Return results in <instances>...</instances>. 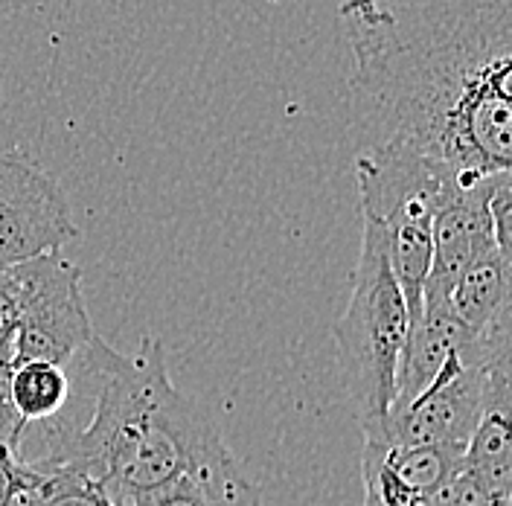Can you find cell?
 Segmentation results:
<instances>
[{
	"mask_svg": "<svg viewBox=\"0 0 512 506\" xmlns=\"http://www.w3.org/2000/svg\"><path fill=\"white\" fill-rule=\"evenodd\" d=\"M18 288V326L12 364L53 361L73 367L96 341L94 323L82 297V271L59 253L12 265Z\"/></svg>",
	"mask_w": 512,
	"mask_h": 506,
	"instance_id": "cell-5",
	"label": "cell"
},
{
	"mask_svg": "<svg viewBox=\"0 0 512 506\" xmlns=\"http://www.w3.org/2000/svg\"><path fill=\"white\" fill-rule=\"evenodd\" d=\"M411 341V315L393 277L384 230L364 216L361 253L352 268L347 312L335 323L344 384L361 431L382 425L390 413Z\"/></svg>",
	"mask_w": 512,
	"mask_h": 506,
	"instance_id": "cell-3",
	"label": "cell"
},
{
	"mask_svg": "<svg viewBox=\"0 0 512 506\" xmlns=\"http://www.w3.org/2000/svg\"><path fill=\"white\" fill-rule=\"evenodd\" d=\"M440 297L454 320L475 338L492 320L512 312V256H492L466 268Z\"/></svg>",
	"mask_w": 512,
	"mask_h": 506,
	"instance_id": "cell-9",
	"label": "cell"
},
{
	"mask_svg": "<svg viewBox=\"0 0 512 506\" xmlns=\"http://www.w3.org/2000/svg\"><path fill=\"white\" fill-rule=\"evenodd\" d=\"M361 480H364V501H367V506L425 504V498L393 475V472L384 466L382 454L367 443H364V451H361Z\"/></svg>",
	"mask_w": 512,
	"mask_h": 506,
	"instance_id": "cell-11",
	"label": "cell"
},
{
	"mask_svg": "<svg viewBox=\"0 0 512 506\" xmlns=\"http://www.w3.org/2000/svg\"><path fill=\"white\" fill-rule=\"evenodd\" d=\"M457 172L396 143H376L355 158L361 216L384 230L393 277L402 288L411 329L431 271L434 216Z\"/></svg>",
	"mask_w": 512,
	"mask_h": 506,
	"instance_id": "cell-4",
	"label": "cell"
},
{
	"mask_svg": "<svg viewBox=\"0 0 512 506\" xmlns=\"http://www.w3.org/2000/svg\"><path fill=\"white\" fill-rule=\"evenodd\" d=\"M422 506H510L498 504L486 495V489L480 486L475 477L469 475L460 463V469L448 477L443 486H437Z\"/></svg>",
	"mask_w": 512,
	"mask_h": 506,
	"instance_id": "cell-12",
	"label": "cell"
},
{
	"mask_svg": "<svg viewBox=\"0 0 512 506\" xmlns=\"http://www.w3.org/2000/svg\"><path fill=\"white\" fill-rule=\"evenodd\" d=\"M9 370H12V344L9 341H0V381L3 384L9 379Z\"/></svg>",
	"mask_w": 512,
	"mask_h": 506,
	"instance_id": "cell-16",
	"label": "cell"
},
{
	"mask_svg": "<svg viewBox=\"0 0 512 506\" xmlns=\"http://www.w3.org/2000/svg\"><path fill=\"white\" fill-rule=\"evenodd\" d=\"M495 367L486 364L472 344L454 352L434 381L414 399L390 408L382 425L364 431V437L393 445H451L466 448L486 399V379Z\"/></svg>",
	"mask_w": 512,
	"mask_h": 506,
	"instance_id": "cell-6",
	"label": "cell"
},
{
	"mask_svg": "<svg viewBox=\"0 0 512 506\" xmlns=\"http://www.w3.org/2000/svg\"><path fill=\"white\" fill-rule=\"evenodd\" d=\"M76 239L73 207L56 178L21 152H0V268L53 256Z\"/></svg>",
	"mask_w": 512,
	"mask_h": 506,
	"instance_id": "cell-7",
	"label": "cell"
},
{
	"mask_svg": "<svg viewBox=\"0 0 512 506\" xmlns=\"http://www.w3.org/2000/svg\"><path fill=\"white\" fill-rule=\"evenodd\" d=\"M21 431H24V425H21L18 413L12 408V402H9L6 384L0 381V451H12L15 454L18 440H21Z\"/></svg>",
	"mask_w": 512,
	"mask_h": 506,
	"instance_id": "cell-15",
	"label": "cell"
},
{
	"mask_svg": "<svg viewBox=\"0 0 512 506\" xmlns=\"http://www.w3.org/2000/svg\"><path fill=\"white\" fill-rule=\"evenodd\" d=\"M512 376L510 367H495L486 379V399L478 425L463 448V469L498 504L512 498Z\"/></svg>",
	"mask_w": 512,
	"mask_h": 506,
	"instance_id": "cell-8",
	"label": "cell"
},
{
	"mask_svg": "<svg viewBox=\"0 0 512 506\" xmlns=\"http://www.w3.org/2000/svg\"><path fill=\"white\" fill-rule=\"evenodd\" d=\"M230 457L213 419L172 379L166 347L146 335L134 355L111 352L91 419L73 440L64 469L79 472L120 506Z\"/></svg>",
	"mask_w": 512,
	"mask_h": 506,
	"instance_id": "cell-2",
	"label": "cell"
},
{
	"mask_svg": "<svg viewBox=\"0 0 512 506\" xmlns=\"http://www.w3.org/2000/svg\"><path fill=\"white\" fill-rule=\"evenodd\" d=\"M35 472L21 466L12 451H0V506H15L18 498L38 483Z\"/></svg>",
	"mask_w": 512,
	"mask_h": 506,
	"instance_id": "cell-13",
	"label": "cell"
},
{
	"mask_svg": "<svg viewBox=\"0 0 512 506\" xmlns=\"http://www.w3.org/2000/svg\"><path fill=\"white\" fill-rule=\"evenodd\" d=\"M15 506H120L111 501L94 480L79 472L59 469L38 477V483L27 489Z\"/></svg>",
	"mask_w": 512,
	"mask_h": 506,
	"instance_id": "cell-10",
	"label": "cell"
},
{
	"mask_svg": "<svg viewBox=\"0 0 512 506\" xmlns=\"http://www.w3.org/2000/svg\"><path fill=\"white\" fill-rule=\"evenodd\" d=\"M352 94L396 143L460 175L512 166V0H344Z\"/></svg>",
	"mask_w": 512,
	"mask_h": 506,
	"instance_id": "cell-1",
	"label": "cell"
},
{
	"mask_svg": "<svg viewBox=\"0 0 512 506\" xmlns=\"http://www.w3.org/2000/svg\"><path fill=\"white\" fill-rule=\"evenodd\" d=\"M15 326H18V288L12 277V265L0 268V341L15 338Z\"/></svg>",
	"mask_w": 512,
	"mask_h": 506,
	"instance_id": "cell-14",
	"label": "cell"
}]
</instances>
